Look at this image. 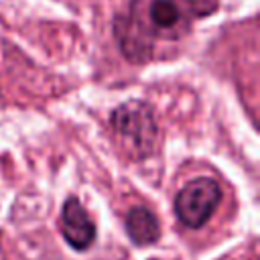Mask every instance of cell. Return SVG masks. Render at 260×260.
Listing matches in <instances>:
<instances>
[{"mask_svg":"<svg viewBox=\"0 0 260 260\" xmlns=\"http://www.w3.org/2000/svg\"><path fill=\"white\" fill-rule=\"evenodd\" d=\"M61 230L65 240L77 248V250H85L89 248V244L95 238V228L91 217L87 215V211L83 209V205L77 199H67V203L63 205V213H61Z\"/></svg>","mask_w":260,"mask_h":260,"instance_id":"277c9868","label":"cell"},{"mask_svg":"<svg viewBox=\"0 0 260 260\" xmlns=\"http://www.w3.org/2000/svg\"><path fill=\"white\" fill-rule=\"evenodd\" d=\"M126 230H128V236L132 238V242L138 244V246L152 244L160 236L158 219L146 207H134V209H130V213L126 217Z\"/></svg>","mask_w":260,"mask_h":260,"instance_id":"5b68a950","label":"cell"},{"mask_svg":"<svg viewBox=\"0 0 260 260\" xmlns=\"http://www.w3.org/2000/svg\"><path fill=\"white\" fill-rule=\"evenodd\" d=\"M112 126L134 156H144L156 142V124L150 108L140 102L122 104L112 114Z\"/></svg>","mask_w":260,"mask_h":260,"instance_id":"7a4b0ae2","label":"cell"},{"mask_svg":"<svg viewBox=\"0 0 260 260\" xmlns=\"http://www.w3.org/2000/svg\"><path fill=\"white\" fill-rule=\"evenodd\" d=\"M221 201V189L215 179L199 177L189 181L175 199L177 217L189 228H201Z\"/></svg>","mask_w":260,"mask_h":260,"instance_id":"3957f363","label":"cell"},{"mask_svg":"<svg viewBox=\"0 0 260 260\" xmlns=\"http://www.w3.org/2000/svg\"><path fill=\"white\" fill-rule=\"evenodd\" d=\"M217 0H130L116 37L130 61H148L160 45L185 39L199 18L215 12Z\"/></svg>","mask_w":260,"mask_h":260,"instance_id":"6da1fadb","label":"cell"}]
</instances>
